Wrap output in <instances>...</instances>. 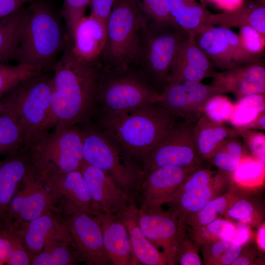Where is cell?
Masks as SVG:
<instances>
[{
    "label": "cell",
    "mask_w": 265,
    "mask_h": 265,
    "mask_svg": "<svg viewBox=\"0 0 265 265\" xmlns=\"http://www.w3.org/2000/svg\"><path fill=\"white\" fill-rule=\"evenodd\" d=\"M53 67L51 106L55 126H75L95 110L100 73L73 52L69 40Z\"/></svg>",
    "instance_id": "1"
},
{
    "label": "cell",
    "mask_w": 265,
    "mask_h": 265,
    "mask_svg": "<svg viewBox=\"0 0 265 265\" xmlns=\"http://www.w3.org/2000/svg\"><path fill=\"white\" fill-rule=\"evenodd\" d=\"M15 60L45 72L53 68L70 40L59 13L49 2L33 0Z\"/></svg>",
    "instance_id": "2"
},
{
    "label": "cell",
    "mask_w": 265,
    "mask_h": 265,
    "mask_svg": "<svg viewBox=\"0 0 265 265\" xmlns=\"http://www.w3.org/2000/svg\"><path fill=\"white\" fill-rule=\"evenodd\" d=\"M174 115L158 103L102 117V130L132 158L141 159L176 126Z\"/></svg>",
    "instance_id": "3"
},
{
    "label": "cell",
    "mask_w": 265,
    "mask_h": 265,
    "mask_svg": "<svg viewBox=\"0 0 265 265\" xmlns=\"http://www.w3.org/2000/svg\"><path fill=\"white\" fill-rule=\"evenodd\" d=\"M52 88V78L43 72L21 82L1 97L6 112L14 118L24 135V145L54 125Z\"/></svg>",
    "instance_id": "4"
},
{
    "label": "cell",
    "mask_w": 265,
    "mask_h": 265,
    "mask_svg": "<svg viewBox=\"0 0 265 265\" xmlns=\"http://www.w3.org/2000/svg\"><path fill=\"white\" fill-rule=\"evenodd\" d=\"M22 151L32 168L47 175L80 170L84 161L82 131L75 126H56L25 144Z\"/></svg>",
    "instance_id": "5"
},
{
    "label": "cell",
    "mask_w": 265,
    "mask_h": 265,
    "mask_svg": "<svg viewBox=\"0 0 265 265\" xmlns=\"http://www.w3.org/2000/svg\"><path fill=\"white\" fill-rule=\"evenodd\" d=\"M81 131L84 160L108 174L132 197L144 176L142 168L132 162L123 147L102 130L88 128Z\"/></svg>",
    "instance_id": "6"
},
{
    "label": "cell",
    "mask_w": 265,
    "mask_h": 265,
    "mask_svg": "<svg viewBox=\"0 0 265 265\" xmlns=\"http://www.w3.org/2000/svg\"><path fill=\"white\" fill-rule=\"evenodd\" d=\"M144 15L134 0H116L106 24L104 52L115 70L128 69L140 55V33L146 28Z\"/></svg>",
    "instance_id": "7"
},
{
    "label": "cell",
    "mask_w": 265,
    "mask_h": 265,
    "mask_svg": "<svg viewBox=\"0 0 265 265\" xmlns=\"http://www.w3.org/2000/svg\"><path fill=\"white\" fill-rule=\"evenodd\" d=\"M127 70L100 73L95 109L98 107L101 118L159 102L160 93L146 80Z\"/></svg>",
    "instance_id": "8"
},
{
    "label": "cell",
    "mask_w": 265,
    "mask_h": 265,
    "mask_svg": "<svg viewBox=\"0 0 265 265\" xmlns=\"http://www.w3.org/2000/svg\"><path fill=\"white\" fill-rule=\"evenodd\" d=\"M10 204L9 223L19 225L52 212L58 211L62 200L49 177L32 168L29 164Z\"/></svg>",
    "instance_id": "9"
},
{
    "label": "cell",
    "mask_w": 265,
    "mask_h": 265,
    "mask_svg": "<svg viewBox=\"0 0 265 265\" xmlns=\"http://www.w3.org/2000/svg\"><path fill=\"white\" fill-rule=\"evenodd\" d=\"M196 122L185 119L142 159L144 173L164 166L186 167L202 164L194 144L193 130Z\"/></svg>",
    "instance_id": "10"
},
{
    "label": "cell",
    "mask_w": 265,
    "mask_h": 265,
    "mask_svg": "<svg viewBox=\"0 0 265 265\" xmlns=\"http://www.w3.org/2000/svg\"><path fill=\"white\" fill-rule=\"evenodd\" d=\"M62 204L64 219L79 259L88 265L111 264L97 216L66 201Z\"/></svg>",
    "instance_id": "11"
},
{
    "label": "cell",
    "mask_w": 265,
    "mask_h": 265,
    "mask_svg": "<svg viewBox=\"0 0 265 265\" xmlns=\"http://www.w3.org/2000/svg\"><path fill=\"white\" fill-rule=\"evenodd\" d=\"M155 25L157 29L154 33H146V65L152 81L164 89L170 82L178 49L188 34L176 25Z\"/></svg>",
    "instance_id": "12"
},
{
    "label": "cell",
    "mask_w": 265,
    "mask_h": 265,
    "mask_svg": "<svg viewBox=\"0 0 265 265\" xmlns=\"http://www.w3.org/2000/svg\"><path fill=\"white\" fill-rule=\"evenodd\" d=\"M138 220L146 238L162 248L167 265L178 264V250L186 230L177 214L171 210L164 211L161 206L143 205L138 209Z\"/></svg>",
    "instance_id": "13"
},
{
    "label": "cell",
    "mask_w": 265,
    "mask_h": 265,
    "mask_svg": "<svg viewBox=\"0 0 265 265\" xmlns=\"http://www.w3.org/2000/svg\"><path fill=\"white\" fill-rule=\"evenodd\" d=\"M195 39L213 67L222 71L262 57L246 51L238 35L229 28L213 26L196 35Z\"/></svg>",
    "instance_id": "14"
},
{
    "label": "cell",
    "mask_w": 265,
    "mask_h": 265,
    "mask_svg": "<svg viewBox=\"0 0 265 265\" xmlns=\"http://www.w3.org/2000/svg\"><path fill=\"white\" fill-rule=\"evenodd\" d=\"M222 94L215 87L199 81H171L160 94L158 103L175 116L196 122L203 114L208 100Z\"/></svg>",
    "instance_id": "15"
},
{
    "label": "cell",
    "mask_w": 265,
    "mask_h": 265,
    "mask_svg": "<svg viewBox=\"0 0 265 265\" xmlns=\"http://www.w3.org/2000/svg\"><path fill=\"white\" fill-rule=\"evenodd\" d=\"M80 170L99 211L118 215L133 202L132 197L106 172L85 161Z\"/></svg>",
    "instance_id": "16"
},
{
    "label": "cell",
    "mask_w": 265,
    "mask_h": 265,
    "mask_svg": "<svg viewBox=\"0 0 265 265\" xmlns=\"http://www.w3.org/2000/svg\"><path fill=\"white\" fill-rule=\"evenodd\" d=\"M202 164L186 167L164 166L144 173L139 183L143 205L162 206L165 204L188 176Z\"/></svg>",
    "instance_id": "17"
},
{
    "label": "cell",
    "mask_w": 265,
    "mask_h": 265,
    "mask_svg": "<svg viewBox=\"0 0 265 265\" xmlns=\"http://www.w3.org/2000/svg\"><path fill=\"white\" fill-rule=\"evenodd\" d=\"M211 85L221 93L230 92L238 99L253 94H265V66L262 58L217 72Z\"/></svg>",
    "instance_id": "18"
},
{
    "label": "cell",
    "mask_w": 265,
    "mask_h": 265,
    "mask_svg": "<svg viewBox=\"0 0 265 265\" xmlns=\"http://www.w3.org/2000/svg\"><path fill=\"white\" fill-rule=\"evenodd\" d=\"M57 212H48L19 225L12 224L32 256L41 252L52 239L71 238L64 219Z\"/></svg>",
    "instance_id": "19"
},
{
    "label": "cell",
    "mask_w": 265,
    "mask_h": 265,
    "mask_svg": "<svg viewBox=\"0 0 265 265\" xmlns=\"http://www.w3.org/2000/svg\"><path fill=\"white\" fill-rule=\"evenodd\" d=\"M231 175L218 171L207 186L182 193L171 198L166 204L178 216L180 223L184 227L186 217L197 212L215 198L228 191L233 186Z\"/></svg>",
    "instance_id": "20"
},
{
    "label": "cell",
    "mask_w": 265,
    "mask_h": 265,
    "mask_svg": "<svg viewBox=\"0 0 265 265\" xmlns=\"http://www.w3.org/2000/svg\"><path fill=\"white\" fill-rule=\"evenodd\" d=\"M103 244L112 264L136 265L128 231L116 215L100 212L96 215Z\"/></svg>",
    "instance_id": "21"
},
{
    "label": "cell",
    "mask_w": 265,
    "mask_h": 265,
    "mask_svg": "<svg viewBox=\"0 0 265 265\" xmlns=\"http://www.w3.org/2000/svg\"><path fill=\"white\" fill-rule=\"evenodd\" d=\"M28 166L21 149L0 161V231L9 224V207Z\"/></svg>",
    "instance_id": "22"
},
{
    "label": "cell",
    "mask_w": 265,
    "mask_h": 265,
    "mask_svg": "<svg viewBox=\"0 0 265 265\" xmlns=\"http://www.w3.org/2000/svg\"><path fill=\"white\" fill-rule=\"evenodd\" d=\"M106 26L91 15L83 17L77 25L72 43L74 53L91 62L104 50L106 42Z\"/></svg>",
    "instance_id": "23"
},
{
    "label": "cell",
    "mask_w": 265,
    "mask_h": 265,
    "mask_svg": "<svg viewBox=\"0 0 265 265\" xmlns=\"http://www.w3.org/2000/svg\"><path fill=\"white\" fill-rule=\"evenodd\" d=\"M138 209L133 202L126 211L116 215L128 231L136 265H167L163 253L160 252L142 233L138 223Z\"/></svg>",
    "instance_id": "24"
},
{
    "label": "cell",
    "mask_w": 265,
    "mask_h": 265,
    "mask_svg": "<svg viewBox=\"0 0 265 265\" xmlns=\"http://www.w3.org/2000/svg\"><path fill=\"white\" fill-rule=\"evenodd\" d=\"M47 176L56 188L61 199L64 198L66 202L93 215H96L101 212L96 209L90 192L80 170L60 175Z\"/></svg>",
    "instance_id": "25"
},
{
    "label": "cell",
    "mask_w": 265,
    "mask_h": 265,
    "mask_svg": "<svg viewBox=\"0 0 265 265\" xmlns=\"http://www.w3.org/2000/svg\"><path fill=\"white\" fill-rule=\"evenodd\" d=\"M239 136L237 129L213 121L204 114L196 121L193 130L196 148L201 158L206 160L224 140Z\"/></svg>",
    "instance_id": "26"
},
{
    "label": "cell",
    "mask_w": 265,
    "mask_h": 265,
    "mask_svg": "<svg viewBox=\"0 0 265 265\" xmlns=\"http://www.w3.org/2000/svg\"><path fill=\"white\" fill-rule=\"evenodd\" d=\"M174 23L188 34L197 35L213 26L211 14L196 0H168Z\"/></svg>",
    "instance_id": "27"
},
{
    "label": "cell",
    "mask_w": 265,
    "mask_h": 265,
    "mask_svg": "<svg viewBox=\"0 0 265 265\" xmlns=\"http://www.w3.org/2000/svg\"><path fill=\"white\" fill-rule=\"evenodd\" d=\"M28 15L24 5L0 19V63L15 60Z\"/></svg>",
    "instance_id": "28"
},
{
    "label": "cell",
    "mask_w": 265,
    "mask_h": 265,
    "mask_svg": "<svg viewBox=\"0 0 265 265\" xmlns=\"http://www.w3.org/2000/svg\"><path fill=\"white\" fill-rule=\"evenodd\" d=\"M243 197L232 186L230 189L211 201L200 211L188 215L184 223L185 229L197 228L222 217L235 202Z\"/></svg>",
    "instance_id": "29"
},
{
    "label": "cell",
    "mask_w": 265,
    "mask_h": 265,
    "mask_svg": "<svg viewBox=\"0 0 265 265\" xmlns=\"http://www.w3.org/2000/svg\"><path fill=\"white\" fill-rule=\"evenodd\" d=\"M239 137L224 140L207 160L218 171L231 175L240 160L252 155Z\"/></svg>",
    "instance_id": "30"
},
{
    "label": "cell",
    "mask_w": 265,
    "mask_h": 265,
    "mask_svg": "<svg viewBox=\"0 0 265 265\" xmlns=\"http://www.w3.org/2000/svg\"><path fill=\"white\" fill-rule=\"evenodd\" d=\"M71 238H58L49 241L43 250L34 255L30 265H70L80 259ZM76 251V250H75Z\"/></svg>",
    "instance_id": "31"
},
{
    "label": "cell",
    "mask_w": 265,
    "mask_h": 265,
    "mask_svg": "<svg viewBox=\"0 0 265 265\" xmlns=\"http://www.w3.org/2000/svg\"><path fill=\"white\" fill-rule=\"evenodd\" d=\"M189 238L199 248L222 239L234 238L236 229L234 222L220 217L206 225L189 230Z\"/></svg>",
    "instance_id": "32"
},
{
    "label": "cell",
    "mask_w": 265,
    "mask_h": 265,
    "mask_svg": "<svg viewBox=\"0 0 265 265\" xmlns=\"http://www.w3.org/2000/svg\"><path fill=\"white\" fill-rule=\"evenodd\" d=\"M243 246L234 238L222 239L201 247L202 264L232 265L240 254Z\"/></svg>",
    "instance_id": "33"
},
{
    "label": "cell",
    "mask_w": 265,
    "mask_h": 265,
    "mask_svg": "<svg viewBox=\"0 0 265 265\" xmlns=\"http://www.w3.org/2000/svg\"><path fill=\"white\" fill-rule=\"evenodd\" d=\"M265 94H253L238 99L229 122L235 129L244 127L265 111Z\"/></svg>",
    "instance_id": "34"
},
{
    "label": "cell",
    "mask_w": 265,
    "mask_h": 265,
    "mask_svg": "<svg viewBox=\"0 0 265 265\" xmlns=\"http://www.w3.org/2000/svg\"><path fill=\"white\" fill-rule=\"evenodd\" d=\"M195 36L188 34L187 38L182 42L174 62H184L194 66L205 72L210 78H213L217 72L196 42Z\"/></svg>",
    "instance_id": "35"
},
{
    "label": "cell",
    "mask_w": 265,
    "mask_h": 265,
    "mask_svg": "<svg viewBox=\"0 0 265 265\" xmlns=\"http://www.w3.org/2000/svg\"><path fill=\"white\" fill-rule=\"evenodd\" d=\"M231 179L240 187L260 186L265 181V165L253 156L245 158L232 173Z\"/></svg>",
    "instance_id": "36"
},
{
    "label": "cell",
    "mask_w": 265,
    "mask_h": 265,
    "mask_svg": "<svg viewBox=\"0 0 265 265\" xmlns=\"http://www.w3.org/2000/svg\"><path fill=\"white\" fill-rule=\"evenodd\" d=\"M263 212L254 201L245 196L235 202L227 210L224 218L234 223L241 222L258 227L263 222Z\"/></svg>",
    "instance_id": "37"
},
{
    "label": "cell",
    "mask_w": 265,
    "mask_h": 265,
    "mask_svg": "<svg viewBox=\"0 0 265 265\" xmlns=\"http://www.w3.org/2000/svg\"><path fill=\"white\" fill-rule=\"evenodd\" d=\"M25 142L14 118L8 113L0 115V156L20 150Z\"/></svg>",
    "instance_id": "38"
},
{
    "label": "cell",
    "mask_w": 265,
    "mask_h": 265,
    "mask_svg": "<svg viewBox=\"0 0 265 265\" xmlns=\"http://www.w3.org/2000/svg\"><path fill=\"white\" fill-rule=\"evenodd\" d=\"M42 73L19 63H0V98L21 82Z\"/></svg>",
    "instance_id": "39"
},
{
    "label": "cell",
    "mask_w": 265,
    "mask_h": 265,
    "mask_svg": "<svg viewBox=\"0 0 265 265\" xmlns=\"http://www.w3.org/2000/svg\"><path fill=\"white\" fill-rule=\"evenodd\" d=\"M91 0H64L59 12L65 23L68 38L72 41L76 27L84 17L87 7Z\"/></svg>",
    "instance_id": "40"
},
{
    "label": "cell",
    "mask_w": 265,
    "mask_h": 265,
    "mask_svg": "<svg viewBox=\"0 0 265 265\" xmlns=\"http://www.w3.org/2000/svg\"><path fill=\"white\" fill-rule=\"evenodd\" d=\"M134 0L143 14L151 18L155 24L176 25L171 16L168 0Z\"/></svg>",
    "instance_id": "41"
},
{
    "label": "cell",
    "mask_w": 265,
    "mask_h": 265,
    "mask_svg": "<svg viewBox=\"0 0 265 265\" xmlns=\"http://www.w3.org/2000/svg\"><path fill=\"white\" fill-rule=\"evenodd\" d=\"M221 94L213 95L208 100L203 114L213 121L224 123L229 121L234 105L227 97Z\"/></svg>",
    "instance_id": "42"
},
{
    "label": "cell",
    "mask_w": 265,
    "mask_h": 265,
    "mask_svg": "<svg viewBox=\"0 0 265 265\" xmlns=\"http://www.w3.org/2000/svg\"><path fill=\"white\" fill-rule=\"evenodd\" d=\"M238 27V35L245 50L253 55L263 57L265 54V36L249 25H242Z\"/></svg>",
    "instance_id": "43"
},
{
    "label": "cell",
    "mask_w": 265,
    "mask_h": 265,
    "mask_svg": "<svg viewBox=\"0 0 265 265\" xmlns=\"http://www.w3.org/2000/svg\"><path fill=\"white\" fill-rule=\"evenodd\" d=\"M217 172L202 167L196 169L188 176L171 198L207 186L214 179Z\"/></svg>",
    "instance_id": "44"
},
{
    "label": "cell",
    "mask_w": 265,
    "mask_h": 265,
    "mask_svg": "<svg viewBox=\"0 0 265 265\" xmlns=\"http://www.w3.org/2000/svg\"><path fill=\"white\" fill-rule=\"evenodd\" d=\"M236 129L252 156L265 165V134L253 130Z\"/></svg>",
    "instance_id": "45"
},
{
    "label": "cell",
    "mask_w": 265,
    "mask_h": 265,
    "mask_svg": "<svg viewBox=\"0 0 265 265\" xmlns=\"http://www.w3.org/2000/svg\"><path fill=\"white\" fill-rule=\"evenodd\" d=\"M198 248L186 234L183 237L177 252V263L181 265H201Z\"/></svg>",
    "instance_id": "46"
},
{
    "label": "cell",
    "mask_w": 265,
    "mask_h": 265,
    "mask_svg": "<svg viewBox=\"0 0 265 265\" xmlns=\"http://www.w3.org/2000/svg\"><path fill=\"white\" fill-rule=\"evenodd\" d=\"M260 251L256 242L254 243L251 240L243 246L240 254L232 265L260 264L261 260Z\"/></svg>",
    "instance_id": "47"
},
{
    "label": "cell",
    "mask_w": 265,
    "mask_h": 265,
    "mask_svg": "<svg viewBox=\"0 0 265 265\" xmlns=\"http://www.w3.org/2000/svg\"><path fill=\"white\" fill-rule=\"evenodd\" d=\"M114 2L115 0H91L90 15L106 26Z\"/></svg>",
    "instance_id": "48"
},
{
    "label": "cell",
    "mask_w": 265,
    "mask_h": 265,
    "mask_svg": "<svg viewBox=\"0 0 265 265\" xmlns=\"http://www.w3.org/2000/svg\"><path fill=\"white\" fill-rule=\"evenodd\" d=\"M235 224L236 231L234 238L243 247L253 239L254 233L251 227L248 224L241 222H236Z\"/></svg>",
    "instance_id": "49"
},
{
    "label": "cell",
    "mask_w": 265,
    "mask_h": 265,
    "mask_svg": "<svg viewBox=\"0 0 265 265\" xmlns=\"http://www.w3.org/2000/svg\"><path fill=\"white\" fill-rule=\"evenodd\" d=\"M33 0H0V19L13 13Z\"/></svg>",
    "instance_id": "50"
},
{
    "label": "cell",
    "mask_w": 265,
    "mask_h": 265,
    "mask_svg": "<svg viewBox=\"0 0 265 265\" xmlns=\"http://www.w3.org/2000/svg\"><path fill=\"white\" fill-rule=\"evenodd\" d=\"M214 4L223 11H232L239 7L245 0H206Z\"/></svg>",
    "instance_id": "51"
},
{
    "label": "cell",
    "mask_w": 265,
    "mask_h": 265,
    "mask_svg": "<svg viewBox=\"0 0 265 265\" xmlns=\"http://www.w3.org/2000/svg\"><path fill=\"white\" fill-rule=\"evenodd\" d=\"M12 251V246L9 239L0 234V264L7 262Z\"/></svg>",
    "instance_id": "52"
},
{
    "label": "cell",
    "mask_w": 265,
    "mask_h": 265,
    "mask_svg": "<svg viewBox=\"0 0 265 265\" xmlns=\"http://www.w3.org/2000/svg\"><path fill=\"white\" fill-rule=\"evenodd\" d=\"M265 111L260 113L252 122L244 127L240 128L249 130H265Z\"/></svg>",
    "instance_id": "53"
},
{
    "label": "cell",
    "mask_w": 265,
    "mask_h": 265,
    "mask_svg": "<svg viewBox=\"0 0 265 265\" xmlns=\"http://www.w3.org/2000/svg\"><path fill=\"white\" fill-rule=\"evenodd\" d=\"M255 242L259 249L262 252L265 251V224L264 222L258 227L256 234Z\"/></svg>",
    "instance_id": "54"
},
{
    "label": "cell",
    "mask_w": 265,
    "mask_h": 265,
    "mask_svg": "<svg viewBox=\"0 0 265 265\" xmlns=\"http://www.w3.org/2000/svg\"><path fill=\"white\" fill-rule=\"evenodd\" d=\"M6 108L5 104L2 98H0V115L6 112Z\"/></svg>",
    "instance_id": "55"
},
{
    "label": "cell",
    "mask_w": 265,
    "mask_h": 265,
    "mask_svg": "<svg viewBox=\"0 0 265 265\" xmlns=\"http://www.w3.org/2000/svg\"><path fill=\"white\" fill-rule=\"evenodd\" d=\"M261 2L265 4V0H258Z\"/></svg>",
    "instance_id": "56"
},
{
    "label": "cell",
    "mask_w": 265,
    "mask_h": 265,
    "mask_svg": "<svg viewBox=\"0 0 265 265\" xmlns=\"http://www.w3.org/2000/svg\"><path fill=\"white\" fill-rule=\"evenodd\" d=\"M201 0L202 2H206V0Z\"/></svg>",
    "instance_id": "57"
},
{
    "label": "cell",
    "mask_w": 265,
    "mask_h": 265,
    "mask_svg": "<svg viewBox=\"0 0 265 265\" xmlns=\"http://www.w3.org/2000/svg\"><path fill=\"white\" fill-rule=\"evenodd\" d=\"M116 0H115V2L116 1ZM115 3V2H114Z\"/></svg>",
    "instance_id": "58"
}]
</instances>
